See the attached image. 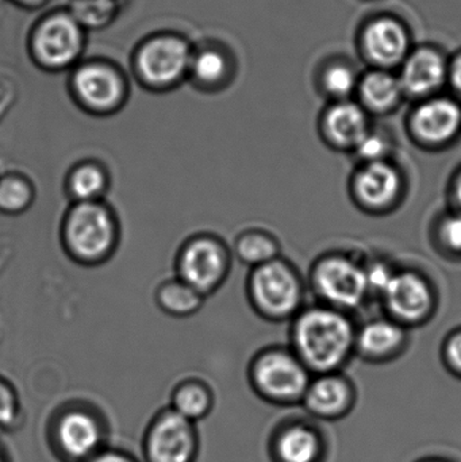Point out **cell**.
Here are the masks:
<instances>
[{"instance_id":"d590c367","label":"cell","mask_w":461,"mask_h":462,"mask_svg":"<svg viewBox=\"0 0 461 462\" xmlns=\"http://www.w3.org/2000/svg\"><path fill=\"white\" fill-rule=\"evenodd\" d=\"M448 76L455 91L461 95V54L452 62L451 68L448 69Z\"/></svg>"},{"instance_id":"ab89813d","label":"cell","mask_w":461,"mask_h":462,"mask_svg":"<svg viewBox=\"0 0 461 462\" xmlns=\"http://www.w3.org/2000/svg\"><path fill=\"white\" fill-rule=\"evenodd\" d=\"M0 462H10L7 453H5V450L3 449L2 447H0Z\"/></svg>"},{"instance_id":"4316f807","label":"cell","mask_w":461,"mask_h":462,"mask_svg":"<svg viewBox=\"0 0 461 462\" xmlns=\"http://www.w3.org/2000/svg\"><path fill=\"white\" fill-rule=\"evenodd\" d=\"M32 200V184L26 179L15 175L0 179V211L2 213H22L29 208Z\"/></svg>"},{"instance_id":"74e56055","label":"cell","mask_w":461,"mask_h":462,"mask_svg":"<svg viewBox=\"0 0 461 462\" xmlns=\"http://www.w3.org/2000/svg\"><path fill=\"white\" fill-rule=\"evenodd\" d=\"M455 197H456V202L459 203L461 208V175L457 179L456 186H455Z\"/></svg>"},{"instance_id":"4dcf8cb0","label":"cell","mask_w":461,"mask_h":462,"mask_svg":"<svg viewBox=\"0 0 461 462\" xmlns=\"http://www.w3.org/2000/svg\"><path fill=\"white\" fill-rule=\"evenodd\" d=\"M389 149V141L383 135L368 132V134L360 141L359 145L355 148V152L360 159L370 164V162H383Z\"/></svg>"},{"instance_id":"f1b7e54d","label":"cell","mask_w":461,"mask_h":462,"mask_svg":"<svg viewBox=\"0 0 461 462\" xmlns=\"http://www.w3.org/2000/svg\"><path fill=\"white\" fill-rule=\"evenodd\" d=\"M357 80L355 73L344 65L329 68L324 76V86L327 94L336 97H346L354 92Z\"/></svg>"},{"instance_id":"9c48e42d","label":"cell","mask_w":461,"mask_h":462,"mask_svg":"<svg viewBox=\"0 0 461 462\" xmlns=\"http://www.w3.org/2000/svg\"><path fill=\"white\" fill-rule=\"evenodd\" d=\"M51 439L65 461L86 462L103 449L105 428L94 412L70 407L54 420Z\"/></svg>"},{"instance_id":"7c38bea8","label":"cell","mask_w":461,"mask_h":462,"mask_svg":"<svg viewBox=\"0 0 461 462\" xmlns=\"http://www.w3.org/2000/svg\"><path fill=\"white\" fill-rule=\"evenodd\" d=\"M268 450L272 462H325L327 439L311 420L292 418L273 430Z\"/></svg>"},{"instance_id":"5bb4252c","label":"cell","mask_w":461,"mask_h":462,"mask_svg":"<svg viewBox=\"0 0 461 462\" xmlns=\"http://www.w3.org/2000/svg\"><path fill=\"white\" fill-rule=\"evenodd\" d=\"M383 296L387 309L401 322H421L432 311L433 296L429 285L411 272L395 273Z\"/></svg>"},{"instance_id":"836d02e7","label":"cell","mask_w":461,"mask_h":462,"mask_svg":"<svg viewBox=\"0 0 461 462\" xmlns=\"http://www.w3.org/2000/svg\"><path fill=\"white\" fill-rule=\"evenodd\" d=\"M446 357L452 371L461 376V334L454 337L447 345Z\"/></svg>"},{"instance_id":"9a60e30c","label":"cell","mask_w":461,"mask_h":462,"mask_svg":"<svg viewBox=\"0 0 461 462\" xmlns=\"http://www.w3.org/2000/svg\"><path fill=\"white\" fill-rule=\"evenodd\" d=\"M461 126V108L451 99H433L417 108L411 119L414 135L422 143L440 145L451 140Z\"/></svg>"},{"instance_id":"5b68a950","label":"cell","mask_w":461,"mask_h":462,"mask_svg":"<svg viewBox=\"0 0 461 462\" xmlns=\"http://www.w3.org/2000/svg\"><path fill=\"white\" fill-rule=\"evenodd\" d=\"M83 48L84 29L68 10L43 16L30 37L32 60L38 67L53 72L73 67Z\"/></svg>"},{"instance_id":"f546056e","label":"cell","mask_w":461,"mask_h":462,"mask_svg":"<svg viewBox=\"0 0 461 462\" xmlns=\"http://www.w3.org/2000/svg\"><path fill=\"white\" fill-rule=\"evenodd\" d=\"M21 420V403L10 384L0 379V430H11Z\"/></svg>"},{"instance_id":"d6a6232c","label":"cell","mask_w":461,"mask_h":462,"mask_svg":"<svg viewBox=\"0 0 461 462\" xmlns=\"http://www.w3.org/2000/svg\"><path fill=\"white\" fill-rule=\"evenodd\" d=\"M441 241L448 249L461 252V214L449 217L440 227Z\"/></svg>"},{"instance_id":"7a4b0ae2","label":"cell","mask_w":461,"mask_h":462,"mask_svg":"<svg viewBox=\"0 0 461 462\" xmlns=\"http://www.w3.org/2000/svg\"><path fill=\"white\" fill-rule=\"evenodd\" d=\"M310 382V371L287 350L262 353L251 366L252 387L260 398L275 406L302 403Z\"/></svg>"},{"instance_id":"ffe728a7","label":"cell","mask_w":461,"mask_h":462,"mask_svg":"<svg viewBox=\"0 0 461 462\" xmlns=\"http://www.w3.org/2000/svg\"><path fill=\"white\" fill-rule=\"evenodd\" d=\"M406 333L394 320L376 319L367 323L356 336L359 352L370 360H387L400 352Z\"/></svg>"},{"instance_id":"6da1fadb","label":"cell","mask_w":461,"mask_h":462,"mask_svg":"<svg viewBox=\"0 0 461 462\" xmlns=\"http://www.w3.org/2000/svg\"><path fill=\"white\" fill-rule=\"evenodd\" d=\"M355 344L351 320L337 310L314 307L295 323V350L310 374H336L348 360Z\"/></svg>"},{"instance_id":"d4e9b609","label":"cell","mask_w":461,"mask_h":462,"mask_svg":"<svg viewBox=\"0 0 461 462\" xmlns=\"http://www.w3.org/2000/svg\"><path fill=\"white\" fill-rule=\"evenodd\" d=\"M68 11L84 30L100 29L115 18L118 0H72Z\"/></svg>"},{"instance_id":"603a6c76","label":"cell","mask_w":461,"mask_h":462,"mask_svg":"<svg viewBox=\"0 0 461 462\" xmlns=\"http://www.w3.org/2000/svg\"><path fill=\"white\" fill-rule=\"evenodd\" d=\"M68 189L76 203L97 202L107 189L106 171L94 162H84L70 172Z\"/></svg>"},{"instance_id":"484cf974","label":"cell","mask_w":461,"mask_h":462,"mask_svg":"<svg viewBox=\"0 0 461 462\" xmlns=\"http://www.w3.org/2000/svg\"><path fill=\"white\" fill-rule=\"evenodd\" d=\"M237 255L248 265L260 266L278 258V242L263 231L243 234L235 244Z\"/></svg>"},{"instance_id":"1f68e13d","label":"cell","mask_w":461,"mask_h":462,"mask_svg":"<svg viewBox=\"0 0 461 462\" xmlns=\"http://www.w3.org/2000/svg\"><path fill=\"white\" fill-rule=\"evenodd\" d=\"M394 272L386 265V263H373L370 268L365 269L367 276L368 290L381 292L383 295L390 282L394 277Z\"/></svg>"},{"instance_id":"7402d4cb","label":"cell","mask_w":461,"mask_h":462,"mask_svg":"<svg viewBox=\"0 0 461 462\" xmlns=\"http://www.w3.org/2000/svg\"><path fill=\"white\" fill-rule=\"evenodd\" d=\"M402 92L400 79L384 70L368 73L360 84L363 102L376 113H386L394 108Z\"/></svg>"},{"instance_id":"8fae6325","label":"cell","mask_w":461,"mask_h":462,"mask_svg":"<svg viewBox=\"0 0 461 462\" xmlns=\"http://www.w3.org/2000/svg\"><path fill=\"white\" fill-rule=\"evenodd\" d=\"M179 274L181 282L198 292L216 290L227 272V255L222 244L213 238L192 239L184 245L179 255Z\"/></svg>"},{"instance_id":"3957f363","label":"cell","mask_w":461,"mask_h":462,"mask_svg":"<svg viewBox=\"0 0 461 462\" xmlns=\"http://www.w3.org/2000/svg\"><path fill=\"white\" fill-rule=\"evenodd\" d=\"M113 214L99 202L76 203L64 222V242L81 263H97L115 246Z\"/></svg>"},{"instance_id":"8992f818","label":"cell","mask_w":461,"mask_h":462,"mask_svg":"<svg viewBox=\"0 0 461 462\" xmlns=\"http://www.w3.org/2000/svg\"><path fill=\"white\" fill-rule=\"evenodd\" d=\"M146 462H195L199 455L197 423L165 409L149 423L143 441Z\"/></svg>"},{"instance_id":"e0dca14e","label":"cell","mask_w":461,"mask_h":462,"mask_svg":"<svg viewBox=\"0 0 461 462\" xmlns=\"http://www.w3.org/2000/svg\"><path fill=\"white\" fill-rule=\"evenodd\" d=\"M447 75L448 68L441 54L432 49H421L406 60L400 81L403 91L421 97L440 88Z\"/></svg>"},{"instance_id":"cb8c5ba5","label":"cell","mask_w":461,"mask_h":462,"mask_svg":"<svg viewBox=\"0 0 461 462\" xmlns=\"http://www.w3.org/2000/svg\"><path fill=\"white\" fill-rule=\"evenodd\" d=\"M202 293L181 280L165 282L157 293V300L161 309L176 317L194 314L202 306Z\"/></svg>"},{"instance_id":"52a82bcc","label":"cell","mask_w":461,"mask_h":462,"mask_svg":"<svg viewBox=\"0 0 461 462\" xmlns=\"http://www.w3.org/2000/svg\"><path fill=\"white\" fill-rule=\"evenodd\" d=\"M70 89L76 102L94 114L118 110L126 99V81L113 65L88 61L78 65L70 76Z\"/></svg>"},{"instance_id":"30bf717a","label":"cell","mask_w":461,"mask_h":462,"mask_svg":"<svg viewBox=\"0 0 461 462\" xmlns=\"http://www.w3.org/2000/svg\"><path fill=\"white\" fill-rule=\"evenodd\" d=\"M319 295L337 309L360 306L368 293L365 269L341 255L324 258L313 274Z\"/></svg>"},{"instance_id":"ac0fdd59","label":"cell","mask_w":461,"mask_h":462,"mask_svg":"<svg viewBox=\"0 0 461 462\" xmlns=\"http://www.w3.org/2000/svg\"><path fill=\"white\" fill-rule=\"evenodd\" d=\"M368 57L382 67L398 64L408 53L409 38L405 29L392 19H378L364 32Z\"/></svg>"},{"instance_id":"83f0119b","label":"cell","mask_w":461,"mask_h":462,"mask_svg":"<svg viewBox=\"0 0 461 462\" xmlns=\"http://www.w3.org/2000/svg\"><path fill=\"white\" fill-rule=\"evenodd\" d=\"M189 70L200 83L214 84L222 80L226 73V60L218 51L207 49L195 56L192 54Z\"/></svg>"},{"instance_id":"2e32d148","label":"cell","mask_w":461,"mask_h":462,"mask_svg":"<svg viewBox=\"0 0 461 462\" xmlns=\"http://www.w3.org/2000/svg\"><path fill=\"white\" fill-rule=\"evenodd\" d=\"M401 183L400 172L389 162H370L355 176L354 191L367 208H384L397 199Z\"/></svg>"},{"instance_id":"44dd1931","label":"cell","mask_w":461,"mask_h":462,"mask_svg":"<svg viewBox=\"0 0 461 462\" xmlns=\"http://www.w3.org/2000/svg\"><path fill=\"white\" fill-rule=\"evenodd\" d=\"M170 407L186 420L198 423L210 415L214 407L213 393L205 383L189 380L173 390Z\"/></svg>"},{"instance_id":"ba28073f","label":"cell","mask_w":461,"mask_h":462,"mask_svg":"<svg viewBox=\"0 0 461 462\" xmlns=\"http://www.w3.org/2000/svg\"><path fill=\"white\" fill-rule=\"evenodd\" d=\"M254 304L271 318L291 315L300 306L302 288L297 273L284 261L276 260L256 266L251 277Z\"/></svg>"},{"instance_id":"e575fe53","label":"cell","mask_w":461,"mask_h":462,"mask_svg":"<svg viewBox=\"0 0 461 462\" xmlns=\"http://www.w3.org/2000/svg\"><path fill=\"white\" fill-rule=\"evenodd\" d=\"M86 462H138L132 456L127 453L122 452V450L115 449H102L94 457L89 458Z\"/></svg>"},{"instance_id":"d6986e66","label":"cell","mask_w":461,"mask_h":462,"mask_svg":"<svg viewBox=\"0 0 461 462\" xmlns=\"http://www.w3.org/2000/svg\"><path fill=\"white\" fill-rule=\"evenodd\" d=\"M368 132L367 114L355 103H337L325 114L324 133L336 148L355 151Z\"/></svg>"},{"instance_id":"277c9868","label":"cell","mask_w":461,"mask_h":462,"mask_svg":"<svg viewBox=\"0 0 461 462\" xmlns=\"http://www.w3.org/2000/svg\"><path fill=\"white\" fill-rule=\"evenodd\" d=\"M189 43L173 34L146 38L135 51L133 67L138 80L149 89L160 91L178 84L191 67Z\"/></svg>"},{"instance_id":"4fadbf2b","label":"cell","mask_w":461,"mask_h":462,"mask_svg":"<svg viewBox=\"0 0 461 462\" xmlns=\"http://www.w3.org/2000/svg\"><path fill=\"white\" fill-rule=\"evenodd\" d=\"M356 403L354 385L340 374H317L302 399L305 411L313 420L336 422L344 420Z\"/></svg>"},{"instance_id":"f35d334b","label":"cell","mask_w":461,"mask_h":462,"mask_svg":"<svg viewBox=\"0 0 461 462\" xmlns=\"http://www.w3.org/2000/svg\"><path fill=\"white\" fill-rule=\"evenodd\" d=\"M417 462H455L448 460V458H443V457H427L422 458V460L417 461Z\"/></svg>"},{"instance_id":"8d00e7d4","label":"cell","mask_w":461,"mask_h":462,"mask_svg":"<svg viewBox=\"0 0 461 462\" xmlns=\"http://www.w3.org/2000/svg\"><path fill=\"white\" fill-rule=\"evenodd\" d=\"M15 5H22L26 8H38L46 3V0H13Z\"/></svg>"}]
</instances>
